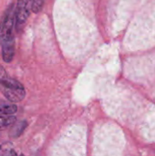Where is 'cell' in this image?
<instances>
[{"label": "cell", "mask_w": 155, "mask_h": 156, "mask_svg": "<svg viewBox=\"0 0 155 156\" xmlns=\"http://www.w3.org/2000/svg\"><path fill=\"white\" fill-rule=\"evenodd\" d=\"M30 2L31 0H17L16 5V24L15 27L20 30L21 27L26 22L30 13Z\"/></svg>", "instance_id": "obj_3"}, {"label": "cell", "mask_w": 155, "mask_h": 156, "mask_svg": "<svg viewBox=\"0 0 155 156\" xmlns=\"http://www.w3.org/2000/svg\"><path fill=\"white\" fill-rule=\"evenodd\" d=\"M5 78H6V73H5V69L0 66V80L5 79Z\"/></svg>", "instance_id": "obj_9"}, {"label": "cell", "mask_w": 155, "mask_h": 156, "mask_svg": "<svg viewBox=\"0 0 155 156\" xmlns=\"http://www.w3.org/2000/svg\"><path fill=\"white\" fill-rule=\"evenodd\" d=\"M2 46V57L5 62H11L15 56V39L5 42Z\"/></svg>", "instance_id": "obj_4"}, {"label": "cell", "mask_w": 155, "mask_h": 156, "mask_svg": "<svg viewBox=\"0 0 155 156\" xmlns=\"http://www.w3.org/2000/svg\"><path fill=\"white\" fill-rule=\"evenodd\" d=\"M17 108L16 105L14 104H3L0 105V115H9V114H13L16 112Z\"/></svg>", "instance_id": "obj_6"}, {"label": "cell", "mask_w": 155, "mask_h": 156, "mask_svg": "<svg viewBox=\"0 0 155 156\" xmlns=\"http://www.w3.org/2000/svg\"><path fill=\"white\" fill-rule=\"evenodd\" d=\"M43 4H44V0H31L30 5L32 11L34 13H38L43 7Z\"/></svg>", "instance_id": "obj_8"}, {"label": "cell", "mask_w": 155, "mask_h": 156, "mask_svg": "<svg viewBox=\"0 0 155 156\" xmlns=\"http://www.w3.org/2000/svg\"><path fill=\"white\" fill-rule=\"evenodd\" d=\"M0 156H16L13 145L9 143L3 144L0 146Z\"/></svg>", "instance_id": "obj_5"}, {"label": "cell", "mask_w": 155, "mask_h": 156, "mask_svg": "<svg viewBox=\"0 0 155 156\" xmlns=\"http://www.w3.org/2000/svg\"><path fill=\"white\" fill-rule=\"evenodd\" d=\"M16 121L15 117H1L0 116V131H3L6 129L8 126L13 124V122Z\"/></svg>", "instance_id": "obj_7"}, {"label": "cell", "mask_w": 155, "mask_h": 156, "mask_svg": "<svg viewBox=\"0 0 155 156\" xmlns=\"http://www.w3.org/2000/svg\"><path fill=\"white\" fill-rule=\"evenodd\" d=\"M0 90L5 97L12 102L21 101L26 95L24 87L21 83L7 77L0 80Z\"/></svg>", "instance_id": "obj_2"}, {"label": "cell", "mask_w": 155, "mask_h": 156, "mask_svg": "<svg viewBox=\"0 0 155 156\" xmlns=\"http://www.w3.org/2000/svg\"><path fill=\"white\" fill-rule=\"evenodd\" d=\"M20 156H24V155H23V154H21V155H20Z\"/></svg>", "instance_id": "obj_10"}, {"label": "cell", "mask_w": 155, "mask_h": 156, "mask_svg": "<svg viewBox=\"0 0 155 156\" xmlns=\"http://www.w3.org/2000/svg\"><path fill=\"white\" fill-rule=\"evenodd\" d=\"M16 24V6L10 5L5 11L0 21V44H4L14 38V28Z\"/></svg>", "instance_id": "obj_1"}]
</instances>
